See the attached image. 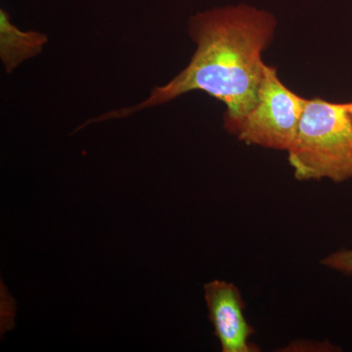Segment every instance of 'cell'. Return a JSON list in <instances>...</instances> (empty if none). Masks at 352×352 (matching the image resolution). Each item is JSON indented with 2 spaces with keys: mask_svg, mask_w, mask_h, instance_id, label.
<instances>
[{
  "mask_svg": "<svg viewBox=\"0 0 352 352\" xmlns=\"http://www.w3.org/2000/svg\"><path fill=\"white\" fill-rule=\"evenodd\" d=\"M277 28L265 9L238 3L201 11L189 20L188 32L196 44L187 66L170 82L152 88L145 100L101 113L90 124L122 120L143 110L164 105L192 91H203L226 106L224 127L245 117L256 105L270 47Z\"/></svg>",
  "mask_w": 352,
  "mask_h": 352,
  "instance_id": "obj_1",
  "label": "cell"
},
{
  "mask_svg": "<svg viewBox=\"0 0 352 352\" xmlns=\"http://www.w3.org/2000/svg\"><path fill=\"white\" fill-rule=\"evenodd\" d=\"M287 153L300 182L352 179V120L346 103L307 99Z\"/></svg>",
  "mask_w": 352,
  "mask_h": 352,
  "instance_id": "obj_2",
  "label": "cell"
},
{
  "mask_svg": "<svg viewBox=\"0 0 352 352\" xmlns=\"http://www.w3.org/2000/svg\"><path fill=\"white\" fill-rule=\"evenodd\" d=\"M307 100L281 82L276 68L265 65L256 105L224 129L245 144L288 151Z\"/></svg>",
  "mask_w": 352,
  "mask_h": 352,
  "instance_id": "obj_3",
  "label": "cell"
},
{
  "mask_svg": "<svg viewBox=\"0 0 352 352\" xmlns=\"http://www.w3.org/2000/svg\"><path fill=\"white\" fill-rule=\"evenodd\" d=\"M205 300L222 352L261 351V347L251 342L256 332L245 319V302L238 287L214 280L205 285Z\"/></svg>",
  "mask_w": 352,
  "mask_h": 352,
  "instance_id": "obj_4",
  "label": "cell"
},
{
  "mask_svg": "<svg viewBox=\"0 0 352 352\" xmlns=\"http://www.w3.org/2000/svg\"><path fill=\"white\" fill-rule=\"evenodd\" d=\"M48 41L43 32L19 29L6 9H0V60L6 74L41 55Z\"/></svg>",
  "mask_w": 352,
  "mask_h": 352,
  "instance_id": "obj_5",
  "label": "cell"
},
{
  "mask_svg": "<svg viewBox=\"0 0 352 352\" xmlns=\"http://www.w3.org/2000/svg\"><path fill=\"white\" fill-rule=\"evenodd\" d=\"M331 270L352 276V250H340L331 254L322 261Z\"/></svg>",
  "mask_w": 352,
  "mask_h": 352,
  "instance_id": "obj_6",
  "label": "cell"
},
{
  "mask_svg": "<svg viewBox=\"0 0 352 352\" xmlns=\"http://www.w3.org/2000/svg\"><path fill=\"white\" fill-rule=\"evenodd\" d=\"M347 110H349V115H351L352 120V102L351 103H346Z\"/></svg>",
  "mask_w": 352,
  "mask_h": 352,
  "instance_id": "obj_7",
  "label": "cell"
}]
</instances>
